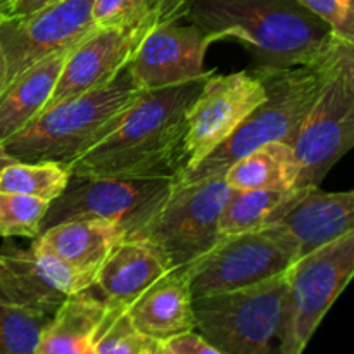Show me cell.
<instances>
[{"mask_svg":"<svg viewBox=\"0 0 354 354\" xmlns=\"http://www.w3.org/2000/svg\"><path fill=\"white\" fill-rule=\"evenodd\" d=\"M204 80L142 92L118 127L68 166L69 175L175 178L187 111Z\"/></svg>","mask_w":354,"mask_h":354,"instance_id":"obj_1","label":"cell"},{"mask_svg":"<svg viewBox=\"0 0 354 354\" xmlns=\"http://www.w3.org/2000/svg\"><path fill=\"white\" fill-rule=\"evenodd\" d=\"M183 19L211 41L241 40L254 55V69L310 64L342 40L296 0H196Z\"/></svg>","mask_w":354,"mask_h":354,"instance_id":"obj_2","label":"cell"},{"mask_svg":"<svg viewBox=\"0 0 354 354\" xmlns=\"http://www.w3.org/2000/svg\"><path fill=\"white\" fill-rule=\"evenodd\" d=\"M349 45H354V41L339 40L328 54L310 64L286 69H254V75L266 88L265 102L259 104L199 166L173 180L192 182L223 175L232 162L268 142L280 140L292 145L297 130L317 102L335 62Z\"/></svg>","mask_w":354,"mask_h":354,"instance_id":"obj_3","label":"cell"},{"mask_svg":"<svg viewBox=\"0 0 354 354\" xmlns=\"http://www.w3.org/2000/svg\"><path fill=\"white\" fill-rule=\"evenodd\" d=\"M140 93L124 68L109 85L44 109L3 142V147L17 161L55 162L68 168L118 127Z\"/></svg>","mask_w":354,"mask_h":354,"instance_id":"obj_4","label":"cell"},{"mask_svg":"<svg viewBox=\"0 0 354 354\" xmlns=\"http://www.w3.org/2000/svg\"><path fill=\"white\" fill-rule=\"evenodd\" d=\"M287 272L244 289L194 299L197 334L225 354H283Z\"/></svg>","mask_w":354,"mask_h":354,"instance_id":"obj_5","label":"cell"},{"mask_svg":"<svg viewBox=\"0 0 354 354\" xmlns=\"http://www.w3.org/2000/svg\"><path fill=\"white\" fill-rule=\"evenodd\" d=\"M299 259L294 239L277 223L223 235L201 258L185 266L194 299L230 292L286 273Z\"/></svg>","mask_w":354,"mask_h":354,"instance_id":"obj_6","label":"cell"},{"mask_svg":"<svg viewBox=\"0 0 354 354\" xmlns=\"http://www.w3.org/2000/svg\"><path fill=\"white\" fill-rule=\"evenodd\" d=\"M223 175L175 182L168 197L135 241L154 245L169 268H183L221 239L218 220L230 197Z\"/></svg>","mask_w":354,"mask_h":354,"instance_id":"obj_7","label":"cell"},{"mask_svg":"<svg viewBox=\"0 0 354 354\" xmlns=\"http://www.w3.org/2000/svg\"><path fill=\"white\" fill-rule=\"evenodd\" d=\"M173 187V178H109L69 175L64 192L47 207L40 232L71 220H107L135 241Z\"/></svg>","mask_w":354,"mask_h":354,"instance_id":"obj_8","label":"cell"},{"mask_svg":"<svg viewBox=\"0 0 354 354\" xmlns=\"http://www.w3.org/2000/svg\"><path fill=\"white\" fill-rule=\"evenodd\" d=\"M354 144V45L335 62L292 142L301 189H317Z\"/></svg>","mask_w":354,"mask_h":354,"instance_id":"obj_9","label":"cell"},{"mask_svg":"<svg viewBox=\"0 0 354 354\" xmlns=\"http://www.w3.org/2000/svg\"><path fill=\"white\" fill-rule=\"evenodd\" d=\"M354 273V232L297 259L287 272L283 354H303Z\"/></svg>","mask_w":354,"mask_h":354,"instance_id":"obj_10","label":"cell"},{"mask_svg":"<svg viewBox=\"0 0 354 354\" xmlns=\"http://www.w3.org/2000/svg\"><path fill=\"white\" fill-rule=\"evenodd\" d=\"M265 99L266 88L254 71L211 73L187 111L176 176L199 166Z\"/></svg>","mask_w":354,"mask_h":354,"instance_id":"obj_11","label":"cell"},{"mask_svg":"<svg viewBox=\"0 0 354 354\" xmlns=\"http://www.w3.org/2000/svg\"><path fill=\"white\" fill-rule=\"evenodd\" d=\"M93 0H59L24 16H2L0 47L12 82L35 62L71 50L95 28Z\"/></svg>","mask_w":354,"mask_h":354,"instance_id":"obj_12","label":"cell"},{"mask_svg":"<svg viewBox=\"0 0 354 354\" xmlns=\"http://www.w3.org/2000/svg\"><path fill=\"white\" fill-rule=\"evenodd\" d=\"M211 44L196 24L161 23L142 38L127 71L142 92L207 78L213 71L204 69V59Z\"/></svg>","mask_w":354,"mask_h":354,"instance_id":"obj_13","label":"cell"},{"mask_svg":"<svg viewBox=\"0 0 354 354\" xmlns=\"http://www.w3.org/2000/svg\"><path fill=\"white\" fill-rule=\"evenodd\" d=\"M145 35L116 28H93L68 52L47 107L109 85L127 68Z\"/></svg>","mask_w":354,"mask_h":354,"instance_id":"obj_14","label":"cell"},{"mask_svg":"<svg viewBox=\"0 0 354 354\" xmlns=\"http://www.w3.org/2000/svg\"><path fill=\"white\" fill-rule=\"evenodd\" d=\"M192 301L187 270L183 266L169 270L147 287L127 308V315L142 334L162 344L196 330Z\"/></svg>","mask_w":354,"mask_h":354,"instance_id":"obj_15","label":"cell"},{"mask_svg":"<svg viewBox=\"0 0 354 354\" xmlns=\"http://www.w3.org/2000/svg\"><path fill=\"white\" fill-rule=\"evenodd\" d=\"M275 223L294 239L303 258L354 232V192H324L317 187Z\"/></svg>","mask_w":354,"mask_h":354,"instance_id":"obj_16","label":"cell"},{"mask_svg":"<svg viewBox=\"0 0 354 354\" xmlns=\"http://www.w3.org/2000/svg\"><path fill=\"white\" fill-rule=\"evenodd\" d=\"M169 270L166 259L154 245L145 241H124L100 266L92 290L107 306L127 310Z\"/></svg>","mask_w":354,"mask_h":354,"instance_id":"obj_17","label":"cell"},{"mask_svg":"<svg viewBox=\"0 0 354 354\" xmlns=\"http://www.w3.org/2000/svg\"><path fill=\"white\" fill-rule=\"evenodd\" d=\"M37 239L66 265L93 279V282L111 252L127 241L116 223L97 218L62 221L40 232Z\"/></svg>","mask_w":354,"mask_h":354,"instance_id":"obj_18","label":"cell"},{"mask_svg":"<svg viewBox=\"0 0 354 354\" xmlns=\"http://www.w3.org/2000/svg\"><path fill=\"white\" fill-rule=\"evenodd\" d=\"M68 52H55L35 62L7 83L0 95V144L28 127L47 107Z\"/></svg>","mask_w":354,"mask_h":354,"instance_id":"obj_19","label":"cell"},{"mask_svg":"<svg viewBox=\"0 0 354 354\" xmlns=\"http://www.w3.org/2000/svg\"><path fill=\"white\" fill-rule=\"evenodd\" d=\"M66 297L45 277L31 248L19 249L10 242L0 248V299L52 317Z\"/></svg>","mask_w":354,"mask_h":354,"instance_id":"obj_20","label":"cell"},{"mask_svg":"<svg viewBox=\"0 0 354 354\" xmlns=\"http://www.w3.org/2000/svg\"><path fill=\"white\" fill-rule=\"evenodd\" d=\"M106 311L92 289L68 296L41 330L37 354H93V335Z\"/></svg>","mask_w":354,"mask_h":354,"instance_id":"obj_21","label":"cell"},{"mask_svg":"<svg viewBox=\"0 0 354 354\" xmlns=\"http://www.w3.org/2000/svg\"><path fill=\"white\" fill-rule=\"evenodd\" d=\"M223 178L228 189L235 192L292 189L297 183L292 147L280 140L259 145L232 162Z\"/></svg>","mask_w":354,"mask_h":354,"instance_id":"obj_22","label":"cell"},{"mask_svg":"<svg viewBox=\"0 0 354 354\" xmlns=\"http://www.w3.org/2000/svg\"><path fill=\"white\" fill-rule=\"evenodd\" d=\"M310 190L313 189L292 187L279 190H232L218 220L220 235L242 234L275 223Z\"/></svg>","mask_w":354,"mask_h":354,"instance_id":"obj_23","label":"cell"},{"mask_svg":"<svg viewBox=\"0 0 354 354\" xmlns=\"http://www.w3.org/2000/svg\"><path fill=\"white\" fill-rule=\"evenodd\" d=\"M69 182L68 168L55 162L14 161L0 173V192L23 194L52 203Z\"/></svg>","mask_w":354,"mask_h":354,"instance_id":"obj_24","label":"cell"},{"mask_svg":"<svg viewBox=\"0 0 354 354\" xmlns=\"http://www.w3.org/2000/svg\"><path fill=\"white\" fill-rule=\"evenodd\" d=\"M93 354H162L161 342L142 334L124 308L107 306L92 341Z\"/></svg>","mask_w":354,"mask_h":354,"instance_id":"obj_25","label":"cell"},{"mask_svg":"<svg viewBox=\"0 0 354 354\" xmlns=\"http://www.w3.org/2000/svg\"><path fill=\"white\" fill-rule=\"evenodd\" d=\"M48 318L0 299V354H37Z\"/></svg>","mask_w":354,"mask_h":354,"instance_id":"obj_26","label":"cell"},{"mask_svg":"<svg viewBox=\"0 0 354 354\" xmlns=\"http://www.w3.org/2000/svg\"><path fill=\"white\" fill-rule=\"evenodd\" d=\"M95 28L149 33L159 24V0H93Z\"/></svg>","mask_w":354,"mask_h":354,"instance_id":"obj_27","label":"cell"},{"mask_svg":"<svg viewBox=\"0 0 354 354\" xmlns=\"http://www.w3.org/2000/svg\"><path fill=\"white\" fill-rule=\"evenodd\" d=\"M48 204L23 194L0 192V237H37Z\"/></svg>","mask_w":354,"mask_h":354,"instance_id":"obj_28","label":"cell"},{"mask_svg":"<svg viewBox=\"0 0 354 354\" xmlns=\"http://www.w3.org/2000/svg\"><path fill=\"white\" fill-rule=\"evenodd\" d=\"M330 26L335 37L354 41V0H296Z\"/></svg>","mask_w":354,"mask_h":354,"instance_id":"obj_29","label":"cell"},{"mask_svg":"<svg viewBox=\"0 0 354 354\" xmlns=\"http://www.w3.org/2000/svg\"><path fill=\"white\" fill-rule=\"evenodd\" d=\"M161 351L162 354H225L201 337L196 330L162 342Z\"/></svg>","mask_w":354,"mask_h":354,"instance_id":"obj_30","label":"cell"},{"mask_svg":"<svg viewBox=\"0 0 354 354\" xmlns=\"http://www.w3.org/2000/svg\"><path fill=\"white\" fill-rule=\"evenodd\" d=\"M196 0H159V24L182 21Z\"/></svg>","mask_w":354,"mask_h":354,"instance_id":"obj_31","label":"cell"},{"mask_svg":"<svg viewBox=\"0 0 354 354\" xmlns=\"http://www.w3.org/2000/svg\"><path fill=\"white\" fill-rule=\"evenodd\" d=\"M54 2H59V0H12L3 16H24Z\"/></svg>","mask_w":354,"mask_h":354,"instance_id":"obj_32","label":"cell"},{"mask_svg":"<svg viewBox=\"0 0 354 354\" xmlns=\"http://www.w3.org/2000/svg\"><path fill=\"white\" fill-rule=\"evenodd\" d=\"M7 83H9V76H7V61L6 55H3L2 47H0V95H2L3 90H6Z\"/></svg>","mask_w":354,"mask_h":354,"instance_id":"obj_33","label":"cell"},{"mask_svg":"<svg viewBox=\"0 0 354 354\" xmlns=\"http://www.w3.org/2000/svg\"><path fill=\"white\" fill-rule=\"evenodd\" d=\"M14 161H17V159H14L12 156L6 151L3 144H0V173H2V169L6 168V166H9L10 162H14Z\"/></svg>","mask_w":354,"mask_h":354,"instance_id":"obj_34","label":"cell"},{"mask_svg":"<svg viewBox=\"0 0 354 354\" xmlns=\"http://www.w3.org/2000/svg\"><path fill=\"white\" fill-rule=\"evenodd\" d=\"M10 2H12V0H0V16H3V12H6L7 7L10 6Z\"/></svg>","mask_w":354,"mask_h":354,"instance_id":"obj_35","label":"cell"},{"mask_svg":"<svg viewBox=\"0 0 354 354\" xmlns=\"http://www.w3.org/2000/svg\"><path fill=\"white\" fill-rule=\"evenodd\" d=\"M0 19H2V16H0Z\"/></svg>","mask_w":354,"mask_h":354,"instance_id":"obj_36","label":"cell"}]
</instances>
